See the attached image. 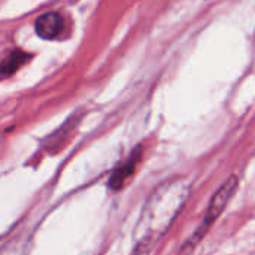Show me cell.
<instances>
[{
	"mask_svg": "<svg viewBox=\"0 0 255 255\" xmlns=\"http://www.w3.org/2000/svg\"><path fill=\"white\" fill-rule=\"evenodd\" d=\"M190 190V182L178 178L160 185L148 197L136 227V245L131 255H154L158 241L185 205Z\"/></svg>",
	"mask_w": 255,
	"mask_h": 255,
	"instance_id": "obj_1",
	"label": "cell"
},
{
	"mask_svg": "<svg viewBox=\"0 0 255 255\" xmlns=\"http://www.w3.org/2000/svg\"><path fill=\"white\" fill-rule=\"evenodd\" d=\"M239 187V179L238 176H230L220 188L218 191L212 196L208 211L200 223V226L194 230V233L188 238V241L182 245L181 248V255H190L196 251V248L200 245V242L205 239V236L209 233L211 227L215 224L217 218L224 212V209L227 208L229 202L233 199V196L236 194Z\"/></svg>",
	"mask_w": 255,
	"mask_h": 255,
	"instance_id": "obj_2",
	"label": "cell"
},
{
	"mask_svg": "<svg viewBox=\"0 0 255 255\" xmlns=\"http://www.w3.org/2000/svg\"><path fill=\"white\" fill-rule=\"evenodd\" d=\"M64 30V19L60 12H46L37 16L34 31L40 39L55 40Z\"/></svg>",
	"mask_w": 255,
	"mask_h": 255,
	"instance_id": "obj_3",
	"label": "cell"
},
{
	"mask_svg": "<svg viewBox=\"0 0 255 255\" xmlns=\"http://www.w3.org/2000/svg\"><path fill=\"white\" fill-rule=\"evenodd\" d=\"M140 158H142V148L137 146V148L128 155V158H127V160H126L114 173H112V176H111V179H109V187H111L112 190H121V188L126 185V182L133 176V173H134V170H136V167H137Z\"/></svg>",
	"mask_w": 255,
	"mask_h": 255,
	"instance_id": "obj_4",
	"label": "cell"
},
{
	"mask_svg": "<svg viewBox=\"0 0 255 255\" xmlns=\"http://www.w3.org/2000/svg\"><path fill=\"white\" fill-rule=\"evenodd\" d=\"M30 58H31V55L19 48L10 49L9 52H6L4 55L0 57V78L1 79L9 78L19 67H22Z\"/></svg>",
	"mask_w": 255,
	"mask_h": 255,
	"instance_id": "obj_5",
	"label": "cell"
},
{
	"mask_svg": "<svg viewBox=\"0 0 255 255\" xmlns=\"http://www.w3.org/2000/svg\"><path fill=\"white\" fill-rule=\"evenodd\" d=\"M78 124V118H75V117H70L63 126H61V128H58L54 134H51L48 139H46V148H52V146H55V148H58L60 146V143H63L64 142V139L69 136V133L75 128V126Z\"/></svg>",
	"mask_w": 255,
	"mask_h": 255,
	"instance_id": "obj_6",
	"label": "cell"
}]
</instances>
